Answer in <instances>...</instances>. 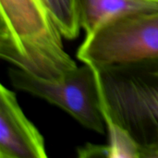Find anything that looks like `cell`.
I'll list each match as a JSON object with an SVG mask.
<instances>
[{
	"label": "cell",
	"mask_w": 158,
	"mask_h": 158,
	"mask_svg": "<svg viewBox=\"0 0 158 158\" xmlns=\"http://www.w3.org/2000/svg\"><path fill=\"white\" fill-rule=\"evenodd\" d=\"M77 57L93 67L143 61L158 57V9L115 19L89 36Z\"/></svg>",
	"instance_id": "4"
},
{
	"label": "cell",
	"mask_w": 158,
	"mask_h": 158,
	"mask_svg": "<svg viewBox=\"0 0 158 158\" xmlns=\"http://www.w3.org/2000/svg\"><path fill=\"white\" fill-rule=\"evenodd\" d=\"M80 28L86 36L121 16L158 9V0H75Z\"/></svg>",
	"instance_id": "6"
},
{
	"label": "cell",
	"mask_w": 158,
	"mask_h": 158,
	"mask_svg": "<svg viewBox=\"0 0 158 158\" xmlns=\"http://www.w3.org/2000/svg\"><path fill=\"white\" fill-rule=\"evenodd\" d=\"M45 0H0V56L14 68L48 79L77 67Z\"/></svg>",
	"instance_id": "2"
},
{
	"label": "cell",
	"mask_w": 158,
	"mask_h": 158,
	"mask_svg": "<svg viewBox=\"0 0 158 158\" xmlns=\"http://www.w3.org/2000/svg\"><path fill=\"white\" fill-rule=\"evenodd\" d=\"M94 68L106 125L124 131L140 158H158V57Z\"/></svg>",
	"instance_id": "1"
},
{
	"label": "cell",
	"mask_w": 158,
	"mask_h": 158,
	"mask_svg": "<svg viewBox=\"0 0 158 158\" xmlns=\"http://www.w3.org/2000/svg\"><path fill=\"white\" fill-rule=\"evenodd\" d=\"M63 37L76 39L80 33L75 0H45Z\"/></svg>",
	"instance_id": "7"
},
{
	"label": "cell",
	"mask_w": 158,
	"mask_h": 158,
	"mask_svg": "<svg viewBox=\"0 0 158 158\" xmlns=\"http://www.w3.org/2000/svg\"><path fill=\"white\" fill-rule=\"evenodd\" d=\"M8 77L17 90L59 107L88 130L100 134L105 132L106 123L93 66L83 63L56 80L44 79L16 68L8 70Z\"/></svg>",
	"instance_id": "3"
},
{
	"label": "cell",
	"mask_w": 158,
	"mask_h": 158,
	"mask_svg": "<svg viewBox=\"0 0 158 158\" xmlns=\"http://www.w3.org/2000/svg\"><path fill=\"white\" fill-rule=\"evenodd\" d=\"M43 135L28 119L16 94L0 86V158H45Z\"/></svg>",
	"instance_id": "5"
}]
</instances>
